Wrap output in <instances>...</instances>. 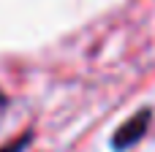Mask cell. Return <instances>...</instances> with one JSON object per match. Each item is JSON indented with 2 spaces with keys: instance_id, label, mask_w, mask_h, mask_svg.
Instances as JSON below:
<instances>
[{
  "instance_id": "cell-1",
  "label": "cell",
  "mask_w": 155,
  "mask_h": 152,
  "mask_svg": "<svg viewBox=\"0 0 155 152\" xmlns=\"http://www.w3.org/2000/svg\"><path fill=\"white\" fill-rule=\"evenodd\" d=\"M150 122H153V112H150V109L136 112V114H134L131 120H125V122L117 128V133L112 136V150L125 152V150H131L134 144H139V141L144 139Z\"/></svg>"
},
{
  "instance_id": "cell-2",
  "label": "cell",
  "mask_w": 155,
  "mask_h": 152,
  "mask_svg": "<svg viewBox=\"0 0 155 152\" xmlns=\"http://www.w3.org/2000/svg\"><path fill=\"white\" fill-rule=\"evenodd\" d=\"M30 139H33V136H22V139H16L14 144H8V147H0V152H22L27 144H30Z\"/></svg>"
},
{
  "instance_id": "cell-3",
  "label": "cell",
  "mask_w": 155,
  "mask_h": 152,
  "mask_svg": "<svg viewBox=\"0 0 155 152\" xmlns=\"http://www.w3.org/2000/svg\"><path fill=\"white\" fill-rule=\"evenodd\" d=\"M0 103H5V98H3V95H0Z\"/></svg>"
}]
</instances>
